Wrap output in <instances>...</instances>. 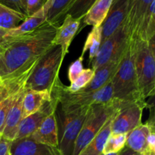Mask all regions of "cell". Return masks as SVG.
<instances>
[{
    "mask_svg": "<svg viewBox=\"0 0 155 155\" xmlns=\"http://www.w3.org/2000/svg\"><path fill=\"white\" fill-rule=\"evenodd\" d=\"M95 75V71L92 68H87V69H83L81 74H80L77 80L71 83L70 86H66V89L71 92H77L78 91L81 90L84 87H86L91 80L93 78Z\"/></svg>",
    "mask_w": 155,
    "mask_h": 155,
    "instance_id": "cell-29",
    "label": "cell"
},
{
    "mask_svg": "<svg viewBox=\"0 0 155 155\" xmlns=\"http://www.w3.org/2000/svg\"><path fill=\"white\" fill-rule=\"evenodd\" d=\"M8 30H5L0 27V46L2 47L5 49L6 48L9 46L12 42H15V40H11V39L7 38V33Z\"/></svg>",
    "mask_w": 155,
    "mask_h": 155,
    "instance_id": "cell-36",
    "label": "cell"
},
{
    "mask_svg": "<svg viewBox=\"0 0 155 155\" xmlns=\"http://www.w3.org/2000/svg\"><path fill=\"white\" fill-rule=\"evenodd\" d=\"M144 155H155V151H154L153 149H151V148H148V151H146Z\"/></svg>",
    "mask_w": 155,
    "mask_h": 155,
    "instance_id": "cell-39",
    "label": "cell"
},
{
    "mask_svg": "<svg viewBox=\"0 0 155 155\" xmlns=\"http://www.w3.org/2000/svg\"><path fill=\"white\" fill-rule=\"evenodd\" d=\"M151 129V133H153V134H155V127H152Z\"/></svg>",
    "mask_w": 155,
    "mask_h": 155,
    "instance_id": "cell-41",
    "label": "cell"
},
{
    "mask_svg": "<svg viewBox=\"0 0 155 155\" xmlns=\"http://www.w3.org/2000/svg\"><path fill=\"white\" fill-rule=\"evenodd\" d=\"M155 34V0L151 4L144 22L139 39L148 41Z\"/></svg>",
    "mask_w": 155,
    "mask_h": 155,
    "instance_id": "cell-27",
    "label": "cell"
},
{
    "mask_svg": "<svg viewBox=\"0 0 155 155\" xmlns=\"http://www.w3.org/2000/svg\"><path fill=\"white\" fill-rule=\"evenodd\" d=\"M46 0H23L27 17L31 16L45 5Z\"/></svg>",
    "mask_w": 155,
    "mask_h": 155,
    "instance_id": "cell-33",
    "label": "cell"
},
{
    "mask_svg": "<svg viewBox=\"0 0 155 155\" xmlns=\"http://www.w3.org/2000/svg\"><path fill=\"white\" fill-rule=\"evenodd\" d=\"M96 1L97 0H75L67 11L65 16L70 15L74 18L83 19L88 10Z\"/></svg>",
    "mask_w": 155,
    "mask_h": 155,
    "instance_id": "cell-28",
    "label": "cell"
},
{
    "mask_svg": "<svg viewBox=\"0 0 155 155\" xmlns=\"http://www.w3.org/2000/svg\"><path fill=\"white\" fill-rule=\"evenodd\" d=\"M146 102L120 101L119 107L111 123V134H128L142 124Z\"/></svg>",
    "mask_w": 155,
    "mask_h": 155,
    "instance_id": "cell-9",
    "label": "cell"
},
{
    "mask_svg": "<svg viewBox=\"0 0 155 155\" xmlns=\"http://www.w3.org/2000/svg\"><path fill=\"white\" fill-rule=\"evenodd\" d=\"M119 153H110V154H101V155H118Z\"/></svg>",
    "mask_w": 155,
    "mask_h": 155,
    "instance_id": "cell-40",
    "label": "cell"
},
{
    "mask_svg": "<svg viewBox=\"0 0 155 155\" xmlns=\"http://www.w3.org/2000/svg\"><path fill=\"white\" fill-rule=\"evenodd\" d=\"M120 60L110 61L97 69L95 71V75H94L93 78L91 80L90 83L86 87H84L78 92H94V91H97L101 89L107 83L111 82L112 78H113L117 70Z\"/></svg>",
    "mask_w": 155,
    "mask_h": 155,
    "instance_id": "cell-19",
    "label": "cell"
},
{
    "mask_svg": "<svg viewBox=\"0 0 155 155\" xmlns=\"http://www.w3.org/2000/svg\"><path fill=\"white\" fill-rule=\"evenodd\" d=\"M81 18H74L70 15H66L63 22L58 26L55 36L53 39L54 45H59L61 48L62 55L64 58L69 51V47L71 42L81 24Z\"/></svg>",
    "mask_w": 155,
    "mask_h": 155,
    "instance_id": "cell-15",
    "label": "cell"
},
{
    "mask_svg": "<svg viewBox=\"0 0 155 155\" xmlns=\"http://www.w3.org/2000/svg\"><path fill=\"white\" fill-rule=\"evenodd\" d=\"M23 89H24V88H23ZM23 89H21V90L15 92V93H13L11 95H9V96L8 97V98H6L4 101H2V102L0 103V138L2 137L8 113L9 110H10V108L12 107V106L13 105L14 102H15V100H16L18 94L20 93V92H21Z\"/></svg>",
    "mask_w": 155,
    "mask_h": 155,
    "instance_id": "cell-30",
    "label": "cell"
},
{
    "mask_svg": "<svg viewBox=\"0 0 155 155\" xmlns=\"http://www.w3.org/2000/svg\"><path fill=\"white\" fill-rule=\"evenodd\" d=\"M58 104L57 98L51 95V101L44 104L34 114L22 120L15 140L30 137L50 114L56 111Z\"/></svg>",
    "mask_w": 155,
    "mask_h": 155,
    "instance_id": "cell-11",
    "label": "cell"
},
{
    "mask_svg": "<svg viewBox=\"0 0 155 155\" xmlns=\"http://www.w3.org/2000/svg\"><path fill=\"white\" fill-rule=\"evenodd\" d=\"M113 2L114 0H97L82 19L83 23L80 24L78 32L81 31L86 26L101 27L110 11Z\"/></svg>",
    "mask_w": 155,
    "mask_h": 155,
    "instance_id": "cell-18",
    "label": "cell"
},
{
    "mask_svg": "<svg viewBox=\"0 0 155 155\" xmlns=\"http://www.w3.org/2000/svg\"><path fill=\"white\" fill-rule=\"evenodd\" d=\"M127 134H111L106 142L103 154L119 153L126 146Z\"/></svg>",
    "mask_w": 155,
    "mask_h": 155,
    "instance_id": "cell-26",
    "label": "cell"
},
{
    "mask_svg": "<svg viewBox=\"0 0 155 155\" xmlns=\"http://www.w3.org/2000/svg\"><path fill=\"white\" fill-rule=\"evenodd\" d=\"M148 46H149L150 50L151 51V54H152L153 58L154 59L155 61V34L153 35L151 38L148 40Z\"/></svg>",
    "mask_w": 155,
    "mask_h": 155,
    "instance_id": "cell-37",
    "label": "cell"
},
{
    "mask_svg": "<svg viewBox=\"0 0 155 155\" xmlns=\"http://www.w3.org/2000/svg\"><path fill=\"white\" fill-rule=\"evenodd\" d=\"M75 0H51V6L47 13L46 22L60 25L65 18L67 11Z\"/></svg>",
    "mask_w": 155,
    "mask_h": 155,
    "instance_id": "cell-23",
    "label": "cell"
},
{
    "mask_svg": "<svg viewBox=\"0 0 155 155\" xmlns=\"http://www.w3.org/2000/svg\"><path fill=\"white\" fill-rule=\"evenodd\" d=\"M0 5L27 17L23 0H0Z\"/></svg>",
    "mask_w": 155,
    "mask_h": 155,
    "instance_id": "cell-32",
    "label": "cell"
},
{
    "mask_svg": "<svg viewBox=\"0 0 155 155\" xmlns=\"http://www.w3.org/2000/svg\"><path fill=\"white\" fill-rule=\"evenodd\" d=\"M130 40L128 30L124 22L115 33L101 43L96 57L91 63L92 69L95 71L109 62L120 60Z\"/></svg>",
    "mask_w": 155,
    "mask_h": 155,
    "instance_id": "cell-8",
    "label": "cell"
},
{
    "mask_svg": "<svg viewBox=\"0 0 155 155\" xmlns=\"http://www.w3.org/2000/svg\"><path fill=\"white\" fill-rule=\"evenodd\" d=\"M134 61L139 90L144 100L155 93V61L148 41L136 39Z\"/></svg>",
    "mask_w": 155,
    "mask_h": 155,
    "instance_id": "cell-6",
    "label": "cell"
},
{
    "mask_svg": "<svg viewBox=\"0 0 155 155\" xmlns=\"http://www.w3.org/2000/svg\"><path fill=\"white\" fill-rule=\"evenodd\" d=\"M135 41L130 39L111 80L114 98L124 101L145 103L139 90L134 61Z\"/></svg>",
    "mask_w": 155,
    "mask_h": 155,
    "instance_id": "cell-2",
    "label": "cell"
},
{
    "mask_svg": "<svg viewBox=\"0 0 155 155\" xmlns=\"http://www.w3.org/2000/svg\"><path fill=\"white\" fill-rule=\"evenodd\" d=\"M29 138L38 143L58 148V125L56 111L50 114Z\"/></svg>",
    "mask_w": 155,
    "mask_h": 155,
    "instance_id": "cell-16",
    "label": "cell"
},
{
    "mask_svg": "<svg viewBox=\"0 0 155 155\" xmlns=\"http://www.w3.org/2000/svg\"><path fill=\"white\" fill-rule=\"evenodd\" d=\"M83 60H84V57L80 55L75 61H74L70 65L69 69H68V80L71 84L77 80V77L83 71Z\"/></svg>",
    "mask_w": 155,
    "mask_h": 155,
    "instance_id": "cell-31",
    "label": "cell"
},
{
    "mask_svg": "<svg viewBox=\"0 0 155 155\" xmlns=\"http://www.w3.org/2000/svg\"><path fill=\"white\" fill-rule=\"evenodd\" d=\"M101 45V27H92L90 33L88 34L86 40L83 45L81 56L84 57L86 51L89 50V63H92L93 59L96 57L100 46Z\"/></svg>",
    "mask_w": 155,
    "mask_h": 155,
    "instance_id": "cell-24",
    "label": "cell"
},
{
    "mask_svg": "<svg viewBox=\"0 0 155 155\" xmlns=\"http://www.w3.org/2000/svg\"><path fill=\"white\" fill-rule=\"evenodd\" d=\"M27 17L0 5V27L5 30H12L19 25Z\"/></svg>",
    "mask_w": 155,
    "mask_h": 155,
    "instance_id": "cell-25",
    "label": "cell"
},
{
    "mask_svg": "<svg viewBox=\"0 0 155 155\" xmlns=\"http://www.w3.org/2000/svg\"><path fill=\"white\" fill-rule=\"evenodd\" d=\"M118 155H142L141 154H139L137 152H135L133 150H131L130 148H127L125 146V148L122 150L121 151H120L119 154Z\"/></svg>",
    "mask_w": 155,
    "mask_h": 155,
    "instance_id": "cell-38",
    "label": "cell"
},
{
    "mask_svg": "<svg viewBox=\"0 0 155 155\" xmlns=\"http://www.w3.org/2000/svg\"><path fill=\"white\" fill-rule=\"evenodd\" d=\"M51 100V94L48 91L26 90L23 100L22 119L34 114Z\"/></svg>",
    "mask_w": 155,
    "mask_h": 155,
    "instance_id": "cell-21",
    "label": "cell"
},
{
    "mask_svg": "<svg viewBox=\"0 0 155 155\" xmlns=\"http://www.w3.org/2000/svg\"><path fill=\"white\" fill-rule=\"evenodd\" d=\"M59 25L45 22L32 33L16 38L0 54L2 80L19 77L34 70L40 59L52 49Z\"/></svg>",
    "mask_w": 155,
    "mask_h": 155,
    "instance_id": "cell-1",
    "label": "cell"
},
{
    "mask_svg": "<svg viewBox=\"0 0 155 155\" xmlns=\"http://www.w3.org/2000/svg\"><path fill=\"white\" fill-rule=\"evenodd\" d=\"M151 135V129L148 124H141L127 134L126 147L135 152L144 155L149 148L148 137Z\"/></svg>",
    "mask_w": 155,
    "mask_h": 155,
    "instance_id": "cell-20",
    "label": "cell"
},
{
    "mask_svg": "<svg viewBox=\"0 0 155 155\" xmlns=\"http://www.w3.org/2000/svg\"><path fill=\"white\" fill-rule=\"evenodd\" d=\"M153 2L154 0H129L125 24L131 40L139 39L144 22Z\"/></svg>",
    "mask_w": 155,
    "mask_h": 155,
    "instance_id": "cell-10",
    "label": "cell"
},
{
    "mask_svg": "<svg viewBox=\"0 0 155 155\" xmlns=\"http://www.w3.org/2000/svg\"><path fill=\"white\" fill-rule=\"evenodd\" d=\"M51 0H46L45 5L39 11L29 16L22 24L15 28L8 30L7 38L11 40H15L16 38L32 33L36 29L45 24L47 20V13L51 6Z\"/></svg>",
    "mask_w": 155,
    "mask_h": 155,
    "instance_id": "cell-13",
    "label": "cell"
},
{
    "mask_svg": "<svg viewBox=\"0 0 155 155\" xmlns=\"http://www.w3.org/2000/svg\"><path fill=\"white\" fill-rule=\"evenodd\" d=\"M11 153L12 155H64L58 147L38 143L29 137L14 140Z\"/></svg>",
    "mask_w": 155,
    "mask_h": 155,
    "instance_id": "cell-14",
    "label": "cell"
},
{
    "mask_svg": "<svg viewBox=\"0 0 155 155\" xmlns=\"http://www.w3.org/2000/svg\"><path fill=\"white\" fill-rule=\"evenodd\" d=\"M64 58L59 45L50 50L40 59L27 79L26 90L48 91L51 94L53 89L60 81L59 71Z\"/></svg>",
    "mask_w": 155,
    "mask_h": 155,
    "instance_id": "cell-3",
    "label": "cell"
},
{
    "mask_svg": "<svg viewBox=\"0 0 155 155\" xmlns=\"http://www.w3.org/2000/svg\"><path fill=\"white\" fill-rule=\"evenodd\" d=\"M51 95L57 98L62 110L90 107L93 104L107 103L114 99L111 82L94 92H71L60 80L53 89Z\"/></svg>",
    "mask_w": 155,
    "mask_h": 155,
    "instance_id": "cell-5",
    "label": "cell"
},
{
    "mask_svg": "<svg viewBox=\"0 0 155 155\" xmlns=\"http://www.w3.org/2000/svg\"><path fill=\"white\" fill-rule=\"evenodd\" d=\"M4 50H5V48H3L2 47L0 46V54H1L3 51H4Z\"/></svg>",
    "mask_w": 155,
    "mask_h": 155,
    "instance_id": "cell-42",
    "label": "cell"
},
{
    "mask_svg": "<svg viewBox=\"0 0 155 155\" xmlns=\"http://www.w3.org/2000/svg\"><path fill=\"white\" fill-rule=\"evenodd\" d=\"M2 82V78H1V77H0V83H1Z\"/></svg>",
    "mask_w": 155,
    "mask_h": 155,
    "instance_id": "cell-43",
    "label": "cell"
},
{
    "mask_svg": "<svg viewBox=\"0 0 155 155\" xmlns=\"http://www.w3.org/2000/svg\"><path fill=\"white\" fill-rule=\"evenodd\" d=\"M12 141L8 140L4 137L0 138V155H12Z\"/></svg>",
    "mask_w": 155,
    "mask_h": 155,
    "instance_id": "cell-35",
    "label": "cell"
},
{
    "mask_svg": "<svg viewBox=\"0 0 155 155\" xmlns=\"http://www.w3.org/2000/svg\"><path fill=\"white\" fill-rule=\"evenodd\" d=\"M120 100L114 98L102 104H93L88 110L85 122L74 145L73 155H78L82 150L98 134L106 123L116 114Z\"/></svg>",
    "mask_w": 155,
    "mask_h": 155,
    "instance_id": "cell-4",
    "label": "cell"
},
{
    "mask_svg": "<svg viewBox=\"0 0 155 155\" xmlns=\"http://www.w3.org/2000/svg\"><path fill=\"white\" fill-rule=\"evenodd\" d=\"M146 107L149 109V117L146 124L150 128L155 127V93L146 100Z\"/></svg>",
    "mask_w": 155,
    "mask_h": 155,
    "instance_id": "cell-34",
    "label": "cell"
},
{
    "mask_svg": "<svg viewBox=\"0 0 155 155\" xmlns=\"http://www.w3.org/2000/svg\"><path fill=\"white\" fill-rule=\"evenodd\" d=\"M129 0H114L105 20L101 24V43L124 24L128 13Z\"/></svg>",
    "mask_w": 155,
    "mask_h": 155,
    "instance_id": "cell-12",
    "label": "cell"
},
{
    "mask_svg": "<svg viewBox=\"0 0 155 155\" xmlns=\"http://www.w3.org/2000/svg\"><path fill=\"white\" fill-rule=\"evenodd\" d=\"M89 108V107H81L69 110L60 109L58 148L64 155H73L76 140L81 131Z\"/></svg>",
    "mask_w": 155,
    "mask_h": 155,
    "instance_id": "cell-7",
    "label": "cell"
},
{
    "mask_svg": "<svg viewBox=\"0 0 155 155\" xmlns=\"http://www.w3.org/2000/svg\"><path fill=\"white\" fill-rule=\"evenodd\" d=\"M25 92L26 89L24 87L18 94L16 100L9 110L6 117L2 137L12 142H13L16 138L18 128L23 120V100Z\"/></svg>",
    "mask_w": 155,
    "mask_h": 155,
    "instance_id": "cell-17",
    "label": "cell"
},
{
    "mask_svg": "<svg viewBox=\"0 0 155 155\" xmlns=\"http://www.w3.org/2000/svg\"><path fill=\"white\" fill-rule=\"evenodd\" d=\"M114 116L107 120L98 134L82 150L78 155H101L102 154L106 142L109 136L111 135V123Z\"/></svg>",
    "mask_w": 155,
    "mask_h": 155,
    "instance_id": "cell-22",
    "label": "cell"
}]
</instances>
